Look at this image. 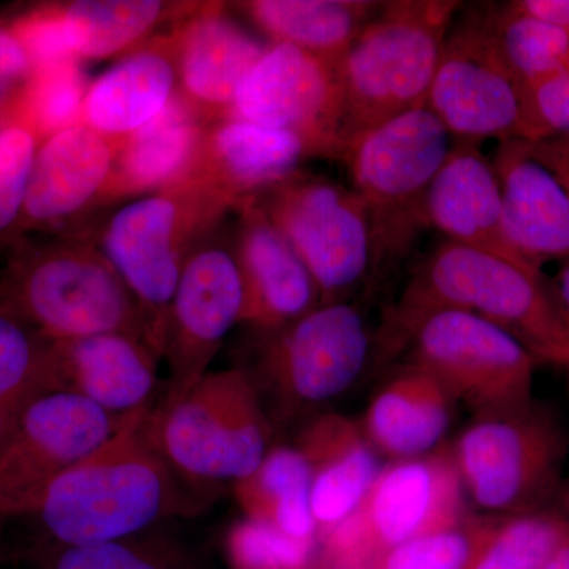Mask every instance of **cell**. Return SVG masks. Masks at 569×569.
Wrapping results in <instances>:
<instances>
[{
  "label": "cell",
  "mask_w": 569,
  "mask_h": 569,
  "mask_svg": "<svg viewBox=\"0 0 569 569\" xmlns=\"http://www.w3.org/2000/svg\"><path fill=\"white\" fill-rule=\"evenodd\" d=\"M54 348L59 391L82 396L116 417L153 407L160 358L144 340L110 332Z\"/></svg>",
  "instance_id": "d6986e66"
},
{
  "label": "cell",
  "mask_w": 569,
  "mask_h": 569,
  "mask_svg": "<svg viewBox=\"0 0 569 569\" xmlns=\"http://www.w3.org/2000/svg\"><path fill=\"white\" fill-rule=\"evenodd\" d=\"M178 81L174 41L141 48L91 82L81 123L122 142L168 107Z\"/></svg>",
  "instance_id": "cb8c5ba5"
},
{
  "label": "cell",
  "mask_w": 569,
  "mask_h": 569,
  "mask_svg": "<svg viewBox=\"0 0 569 569\" xmlns=\"http://www.w3.org/2000/svg\"><path fill=\"white\" fill-rule=\"evenodd\" d=\"M6 305L51 342L121 332L148 343L133 295L92 246L37 258L14 277Z\"/></svg>",
  "instance_id": "9c48e42d"
},
{
  "label": "cell",
  "mask_w": 569,
  "mask_h": 569,
  "mask_svg": "<svg viewBox=\"0 0 569 569\" xmlns=\"http://www.w3.org/2000/svg\"><path fill=\"white\" fill-rule=\"evenodd\" d=\"M455 0L381 3L340 66V156L356 138L426 107L445 40L462 9Z\"/></svg>",
  "instance_id": "3957f363"
},
{
  "label": "cell",
  "mask_w": 569,
  "mask_h": 569,
  "mask_svg": "<svg viewBox=\"0 0 569 569\" xmlns=\"http://www.w3.org/2000/svg\"><path fill=\"white\" fill-rule=\"evenodd\" d=\"M266 48L220 10L190 18L174 40L181 96L198 112L228 118L239 86Z\"/></svg>",
  "instance_id": "7402d4cb"
},
{
  "label": "cell",
  "mask_w": 569,
  "mask_h": 569,
  "mask_svg": "<svg viewBox=\"0 0 569 569\" xmlns=\"http://www.w3.org/2000/svg\"><path fill=\"white\" fill-rule=\"evenodd\" d=\"M441 310L485 318L518 339L539 362L569 372V336L542 272L447 239L418 266L385 316L383 353H399L417 326Z\"/></svg>",
  "instance_id": "6da1fadb"
},
{
  "label": "cell",
  "mask_w": 569,
  "mask_h": 569,
  "mask_svg": "<svg viewBox=\"0 0 569 569\" xmlns=\"http://www.w3.org/2000/svg\"><path fill=\"white\" fill-rule=\"evenodd\" d=\"M31 56L20 37L9 29L0 28V102L6 99L14 84L32 73Z\"/></svg>",
  "instance_id": "60d3db41"
},
{
  "label": "cell",
  "mask_w": 569,
  "mask_h": 569,
  "mask_svg": "<svg viewBox=\"0 0 569 569\" xmlns=\"http://www.w3.org/2000/svg\"><path fill=\"white\" fill-rule=\"evenodd\" d=\"M498 50L520 86L569 71V31L523 17L507 3H485Z\"/></svg>",
  "instance_id": "d6a6232c"
},
{
  "label": "cell",
  "mask_w": 569,
  "mask_h": 569,
  "mask_svg": "<svg viewBox=\"0 0 569 569\" xmlns=\"http://www.w3.org/2000/svg\"><path fill=\"white\" fill-rule=\"evenodd\" d=\"M167 10L160 0H80L62 7L78 61L126 51L144 39Z\"/></svg>",
  "instance_id": "4dcf8cb0"
},
{
  "label": "cell",
  "mask_w": 569,
  "mask_h": 569,
  "mask_svg": "<svg viewBox=\"0 0 569 569\" xmlns=\"http://www.w3.org/2000/svg\"><path fill=\"white\" fill-rule=\"evenodd\" d=\"M230 206L211 182L197 178L123 204L103 227L99 250L133 295L146 339L160 359L187 257Z\"/></svg>",
  "instance_id": "277c9868"
},
{
  "label": "cell",
  "mask_w": 569,
  "mask_h": 569,
  "mask_svg": "<svg viewBox=\"0 0 569 569\" xmlns=\"http://www.w3.org/2000/svg\"><path fill=\"white\" fill-rule=\"evenodd\" d=\"M36 156L31 129L10 126L0 130V233L24 211Z\"/></svg>",
  "instance_id": "f35d334b"
},
{
  "label": "cell",
  "mask_w": 569,
  "mask_h": 569,
  "mask_svg": "<svg viewBox=\"0 0 569 569\" xmlns=\"http://www.w3.org/2000/svg\"><path fill=\"white\" fill-rule=\"evenodd\" d=\"M492 520L467 516L452 529L411 539L387 550L369 569H470Z\"/></svg>",
  "instance_id": "e575fe53"
},
{
  "label": "cell",
  "mask_w": 569,
  "mask_h": 569,
  "mask_svg": "<svg viewBox=\"0 0 569 569\" xmlns=\"http://www.w3.org/2000/svg\"><path fill=\"white\" fill-rule=\"evenodd\" d=\"M492 167L511 246L538 269L546 261L568 260L569 194L559 181L518 138L498 142Z\"/></svg>",
  "instance_id": "ffe728a7"
},
{
  "label": "cell",
  "mask_w": 569,
  "mask_h": 569,
  "mask_svg": "<svg viewBox=\"0 0 569 569\" xmlns=\"http://www.w3.org/2000/svg\"><path fill=\"white\" fill-rule=\"evenodd\" d=\"M553 295H556L557 305H559L561 318H563L565 328L569 336V258L561 266L556 283L552 284Z\"/></svg>",
  "instance_id": "ee69618b"
},
{
  "label": "cell",
  "mask_w": 569,
  "mask_h": 569,
  "mask_svg": "<svg viewBox=\"0 0 569 569\" xmlns=\"http://www.w3.org/2000/svg\"><path fill=\"white\" fill-rule=\"evenodd\" d=\"M59 391L54 342L0 302V451L32 402Z\"/></svg>",
  "instance_id": "f1b7e54d"
},
{
  "label": "cell",
  "mask_w": 569,
  "mask_h": 569,
  "mask_svg": "<svg viewBox=\"0 0 569 569\" xmlns=\"http://www.w3.org/2000/svg\"><path fill=\"white\" fill-rule=\"evenodd\" d=\"M236 488L247 519L268 523L293 538L318 539L310 507L312 468L301 449H271L261 466L236 482Z\"/></svg>",
  "instance_id": "f546056e"
},
{
  "label": "cell",
  "mask_w": 569,
  "mask_h": 569,
  "mask_svg": "<svg viewBox=\"0 0 569 569\" xmlns=\"http://www.w3.org/2000/svg\"><path fill=\"white\" fill-rule=\"evenodd\" d=\"M318 542L246 519L231 531L228 550L234 569H326Z\"/></svg>",
  "instance_id": "d590c367"
},
{
  "label": "cell",
  "mask_w": 569,
  "mask_h": 569,
  "mask_svg": "<svg viewBox=\"0 0 569 569\" xmlns=\"http://www.w3.org/2000/svg\"><path fill=\"white\" fill-rule=\"evenodd\" d=\"M89 86L78 61L36 70L28 96L33 127L51 137L81 123Z\"/></svg>",
  "instance_id": "8d00e7d4"
},
{
  "label": "cell",
  "mask_w": 569,
  "mask_h": 569,
  "mask_svg": "<svg viewBox=\"0 0 569 569\" xmlns=\"http://www.w3.org/2000/svg\"><path fill=\"white\" fill-rule=\"evenodd\" d=\"M406 348L410 365L436 377L456 402L479 417L533 400L538 359L485 318L462 310L432 313L417 326Z\"/></svg>",
  "instance_id": "8fae6325"
},
{
  "label": "cell",
  "mask_w": 569,
  "mask_h": 569,
  "mask_svg": "<svg viewBox=\"0 0 569 569\" xmlns=\"http://www.w3.org/2000/svg\"><path fill=\"white\" fill-rule=\"evenodd\" d=\"M569 134V71L520 88L518 140L537 142Z\"/></svg>",
  "instance_id": "74e56055"
},
{
  "label": "cell",
  "mask_w": 569,
  "mask_h": 569,
  "mask_svg": "<svg viewBox=\"0 0 569 569\" xmlns=\"http://www.w3.org/2000/svg\"><path fill=\"white\" fill-rule=\"evenodd\" d=\"M228 118L298 134L313 157L340 159L339 69L291 44H268L239 86Z\"/></svg>",
  "instance_id": "2e32d148"
},
{
  "label": "cell",
  "mask_w": 569,
  "mask_h": 569,
  "mask_svg": "<svg viewBox=\"0 0 569 569\" xmlns=\"http://www.w3.org/2000/svg\"><path fill=\"white\" fill-rule=\"evenodd\" d=\"M307 157L313 153L298 134L227 118L206 138L198 178L239 208L298 171Z\"/></svg>",
  "instance_id": "d4e9b609"
},
{
  "label": "cell",
  "mask_w": 569,
  "mask_h": 569,
  "mask_svg": "<svg viewBox=\"0 0 569 569\" xmlns=\"http://www.w3.org/2000/svg\"><path fill=\"white\" fill-rule=\"evenodd\" d=\"M244 309V284L234 246L204 236L183 264L168 310L162 359L168 380L159 402L173 403L209 373L213 356Z\"/></svg>",
  "instance_id": "5bb4252c"
},
{
  "label": "cell",
  "mask_w": 569,
  "mask_h": 569,
  "mask_svg": "<svg viewBox=\"0 0 569 569\" xmlns=\"http://www.w3.org/2000/svg\"><path fill=\"white\" fill-rule=\"evenodd\" d=\"M153 447L176 475L197 482L249 478L271 449L264 400L244 369L206 373L146 419Z\"/></svg>",
  "instance_id": "8992f818"
},
{
  "label": "cell",
  "mask_w": 569,
  "mask_h": 569,
  "mask_svg": "<svg viewBox=\"0 0 569 569\" xmlns=\"http://www.w3.org/2000/svg\"><path fill=\"white\" fill-rule=\"evenodd\" d=\"M114 163V142L84 123L51 134L37 152L22 212L37 223L71 219L107 194Z\"/></svg>",
  "instance_id": "44dd1931"
},
{
  "label": "cell",
  "mask_w": 569,
  "mask_h": 569,
  "mask_svg": "<svg viewBox=\"0 0 569 569\" xmlns=\"http://www.w3.org/2000/svg\"><path fill=\"white\" fill-rule=\"evenodd\" d=\"M508 6L523 17L569 31V0H512Z\"/></svg>",
  "instance_id": "7bdbcfd3"
},
{
  "label": "cell",
  "mask_w": 569,
  "mask_h": 569,
  "mask_svg": "<svg viewBox=\"0 0 569 569\" xmlns=\"http://www.w3.org/2000/svg\"><path fill=\"white\" fill-rule=\"evenodd\" d=\"M253 200L305 261L321 306L342 302L370 276L369 220L351 187L298 170Z\"/></svg>",
  "instance_id": "30bf717a"
},
{
  "label": "cell",
  "mask_w": 569,
  "mask_h": 569,
  "mask_svg": "<svg viewBox=\"0 0 569 569\" xmlns=\"http://www.w3.org/2000/svg\"><path fill=\"white\" fill-rule=\"evenodd\" d=\"M451 134L427 107L408 111L356 138L343 149L351 189L361 198L370 227V274L407 257L425 230L430 183L447 160Z\"/></svg>",
  "instance_id": "5b68a950"
},
{
  "label": "cell",
  "mask_w": 569,
  "mask_h": 569,
  "mask_svg": "<svg viewBox=\"0 0 569 569\" xmlns=\"http://www.w3.org/2000/svg\"><path fill=\"white\" fill-rule=\"evenodd\" d=\"M455 403L436 377L408 365L370 400L362 432L389 459L419 458L441 447Z\"/></svg>",
  "instance_id": "484cf974"
},
{
  "label": "cell",
  "mask_w": 569,
  "mask_h": 569,
  "mask_svg": "<svg viewBox=\"0 0 569 569\" xmlns=\"http://www.w3.org/2000/svg\"><path fill=\"white\" fill-rule=\"evenodd\" d=\"M239 209L233 246L244 284L241 323L276 331L321 306L320 290L261 206L250 200Z\"/></svg>",
  "instance_id": "e0dca14e"
},
{
  "label": "cell",
  "mask_w": 569,
  "mask_h": 569,
  "mask_svg": "<svg viewBox=\"0 0 569 569\" xmlns=\"http://www.w3.org/2000/svg\"><path fill=\"white\" fill-rule=\"evenodd\" d=\"M425 227L436 228L448 241L497 254L541 272L509 242L503 223L500 183L492 160L477 142L458 141L430 183L425 203Z\"/></svg>",
  "instance_id": "ac0fdd59"
},
{
  "label": "cell",
  "mask_w": 569,
  "mask_h": 569,
  "mask_svg": "<svg viewBox=\"0 0 569 569\" xmlns=\"http://www.w3.org/2000/svg\"><path fill=\"white\" fill-rule=\"evenodd\" d=\"M152 530L99 545L33 542L22 557L33 569H198L187 550Z\"/></svg>",
  "instance_id": "1f68e13d"
},
{
  "label": "cell",
  "mask_w": 569,
  "mask_h": 569,
  "mask_svg": "<svg viewBox=\"0 0 569 569\" xmlns=\"http://www.w3.org/2000/svg\"><path fill=\"white\" fill-rule=\"evenodd\" d=\"M129 417L70 391L32 402L0 451V519L28 518L52 482L102 448Z\"/></svg>",
  "instance_id": "4fadbf2b"
},
{
  "label": "cell",
  "mask_w": 569,
  "mask_h": 569,
  "mask_svg": "<svg viewBox=\"0 0 569 569\" xmlns=\"http://www.w3.org/2000/svg\"><path fill=\"white\" fill-rule=\"evenodd\" d=\"M326 567V565H325ZM326 569H367V568H329V567H326Z\"/></svg>",
  "instance_id": "7dc6e473"
},
{
  "label": "cell",
  "mask_w": 569,
  "mask_h": 569,
  "mask_svg": "<svg viewBox=\"0 0 569 569\" xmlns=\"http://www.w3.org/2000/svg\"><path fill=\"white\" fill-rule=\"evenodd\" d=\"M14 33L31 56L33 70L78 61L62 7L39 11L26 18Z\"/></svg>",
  "instance_id": "ab89813d"
},
{
  "label": "cell",
  "mask_w": 569,
  "mask_h": 569,
  "mask_svg": "<svg viewBox=\"0 0 569 569\" xmlns=\"http://www.w3.org/2000/svg\"><path fill=\"white\" fill-rule=\"evenodd\" d=\"M206 138L198 111L176 93L156 119L122 141L107 194L162 192L197 179Z\"/></svg>",
  "instance_id": "603a6c76"
},
{
  "label": "cell",
  "mask_w": 569,
  "mask_h": 569,
  "mask_svg": "<svg viewBox=\"0 0 569 569\" xmlns=\"http://www.w3.org/2000/svg\"><path fill=\"white\" fill-rule=\"evenodd\" d=\"M463 490L496 515L545 511L559 497L568 427L545 403L481 415L452 448Z\"/></svg>",
  "instance_id": "52a82bcc"
},
{
  "label": "cell",
  "mask_w": 569,
  "mask_h": 569,
  "mask_svg": "<svg viewBox=\"0 0 569 569\" xmlns=\"http://www.w3.org/2000/svg\"><path fill=\"white\" fill-rule=\"evenodd\" d=\"M151 408L130 415L110 441L52 482L28 516L40 527L36 542L118 541L152 530L179 511L176 473L146 426Z\"/></svg>",
  "instance_id": "7a4b0ae2"
},
{
  "label": "cell",
  "mask_w": 569,
  "mask_h": 569,
  "mask_svg": "<svg viewBox=\"0 0 569 569\" xmlns=\"http://www.w3.org/2000/svg\"><path fill=\"white\" fill-rule=\"evenodd\" d=\"M560 503V515H563L565 518L569 520V486L568 488H561L559 497H557Z\"/></svg>",
  "instance_id": "bcb514c9"
},
{
  "label": "cell",
  "mask_w": 569,
  "mask_h": 569,
  "mask_svg": "<svg viewBox=\"0 0 569 569\" xmlns=\"http://www.w3.org/2000/svg\"><path fill=\"white\" fill-rule=\"evenodd\" d=\"M560 512L498 516L470 569H541L567 531Z\"/></svg>",
  "instance_id": "836d02e7"
},
{
  "label": "cell",
  "mask_w": 569,
  "mask_h": 569,
  "mask_svg": "<svg viewBox=\"0 0 569 569\" xmlns=\"http://www.w3.org/2000/svg\"><path fill=\"white\" fill-rule=\"evenodd\" d=\"M383 2L369 0H252L241 3L272 40L323 59L340 69L362 29Z\"/></svg>",
  "instance_id": "83f0119b"
},
{
  "label": "cell",
  "mask_w": 569,
  "mask_h": 569,
  "mask_svg": "<svg viewBox=\"0 0 569 569\" xmlns=\"http://www.w3.org/2000/svg\"><path fill=\"white\" fill-rule=\"evenodd\" d=\"M520 82L490 31L485 3L462 7L445 40L426 107L458 141L518 138Z\"/></svg>",
  "instance_id": "7c38bea8"
},
{
  "label": "cell",
  "mask_w": 569,
  "mask_h": 569,
  "mask_svg": "<svg viewBox=\"0 0 569 569\" xmlns=\"http://www.w3.org/2000/svg\"><path fill=\"white\" fill-rule=\"evenodd\" d=\"M541 569H569V526Z\"/></svg>",
  "instance_id": "f6af8a7d"
},
{
  "label": "cell",
  "mask_w": 569,
  "mask_h": 569,
  "mask_svg": "<svg viewBox=\"0 0 569 569\" xmlns=\"http://www.w3.org/2000/svg\"><path fill=\"white\" fill-rule=\"evenodd\" d=\"M272 332L266 347V381L287 411L329 402L365 372L372 339L355 306H318Z\"/></svg>",
  "instance_id": "9a60e30c"
},
{
  "label": "cell",
  "mask_w": 569,
  "mask_h": 569,
  "mask_svg": "<svg viewBox=\"0 0 569 569\" xmlns=\"http://www.w3.org/2000/svg\"><path fill=\"white\" fill-rule=\"evenodd\" d=\"M522 142L531 159L542 164L569 194V134L545 141Z\"/></svg>",
  "instance_id": "b9f144b4"
},
{
  "label": "cell",
  "mask_w": 569,
  "mask_h": 569,
  "mask_svg": "<svg viewBox=\"0 0 569 569\" xmlns=\"http://www.w3.org/2000/svg\"><path fill=\"white\" fill-rule=\"evenodd\" d=\"M463 485L451 447L381 468L365 500L320 538L329 568H370L387 550L466 520Z\"/></svg>",
  "instance_id": "ba28073f"
},
{
  "label": "cell",
  "mask_w": 569,
  "mask_h": 569,
  "mask_svg": "<svg viewBox=\"0 0 569 569\" xmlns=\"http://www.w3.org/2000/svg\"><path fill=\"white\" fill-rule=\"evenodd\" d=\"M299 449L312 468L310 507L320 541L361 505L381 468L362 427L339 415L318 419Z\"/></svg>",
  "instance_id": "4316f807"
}]
</instances>
